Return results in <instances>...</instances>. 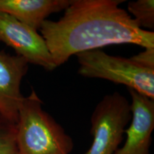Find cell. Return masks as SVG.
Returning <instances> with one entry per match:
<instances>
[{
  "mask_svg": "<svg viewBox=\"0 0 154 154\" xmlns=\"http://www.w3.org/2000/svg\"><path fill=\"white\" fill-rule=\"evenodd\" d=\"M72 0H0V12L37 31L49 15L65 10Z\"/></svg>",
  "mask_w": 154,
  "mask_h": 154,
  "instance_id": "obj_8",
  "label": "cell"
},
{
  "mask_svg": "<svg viewBox=\"0 0 154 154\" xmlns=\"http://www.w3.org/2000/svg\"><path fill=\"white\" fill-rule=\"evenodd\" d=\"M131 58L140 66L154 70V48H146L143 51Z\"/></svg>",
  "mask_w": 154,
  "mask_h": 154,
  "instance_id": "obj_11",
  "label": "cell"
},
{
  "mask_svg": "<svg viewBox=\"0 0 154 154\" xmlns=\"http://www.w3.org/2000/svg\"><path fill=\"white\" fill-rule=\"evenodd\" d=\"M128 10L134 15L135 22L140 28H154V1L138 0L128 3Z\"/></svg>",
  "mask_w": 154,
  "mask_h": 154,
  "instance_id": "obj_9",
  "label": "cell"
},
{
  "mask_svg": "<svg viewBox=\"0 0 154 154\" xmlns=\"http://www.w3.org/2000/svg\"><path fill=\"white\" fill-rule=\"evenodd\" d=\"M80 66L78 73L87 78H99L124 84L154 99V70L140 66L131 58L111 56L101 49L76 54Z\"/></svg>",
  "mask_w": 154,
  "mask_h": 154,
  "instance_id": "obj_3",
  "label": "cell"
},
{
  "mask_svg": "<svg viewBox=\"0 0 154 154\" xmlns=\"http://www.w3.org/2000/svg\"><path fill=\"white\" fill-rule=\"evenodd\" d=\"M131 120V109L128 99L119 92L106 95L92 113L93 142L85 154H115Z\"/></svg>",
  "mask_w": 154,
  "mask_h": 154,
  "instance_id": "obj_4",
  "label": "cell"
},
{
  "mask_svg": "<svg viewBox=\"0 0 154 154\" xmlns=\"http://www.w3.org/2000/svg\"><path fill=\"white\" fill-rule=\"evenodd\" d=\"M0 42L12 48L29 63L49 72L57 67L45 40L37 31L3 12H0Z\"/></svg>",
  "mask_w": 154,
  "mask_h": 154,
  "instance_id": "obj_5",
  "label": "cell"
},
{
  "mask_svg": "<svg viewBox=\"0 0 154 154\" xmlns=\"http://www.w3.org/2000/svg\"><path fill=\"white\" fill-rule=\"evenodd\" d=\"M16 124L0 116V154H18Z\"/></svg>",
  "mask_w": 154,
  "mask_h": 154,
  "instance_id": "obj_10",
  "label": "cell"
},
{
  "mask_svg": "<svg viewBox=\"0 0 154 154\" xmlns=\"http://www.w3.org/2000/svg\"><path fill=\"white\" fill-rule=\"evenodd\" d=\"M124 0H72L63 16L40 30L57 66L73 55L111 44L154 48V32L139 27L119 5Z\"/></svg>",
  "mask_w": 154,
  "mask_h": 154,
  "instance_id": "obj_1",
  "label": "cell"
},
{
  "mask_svg": "<svg viewBox=\"0 0 154 154\" xmlns=\"http://www.w3.org/2000/svg\"><path fill=\"white\" fill-rule=\"evenodd\" d=\"M42 103L32 89L19 106L16 124L18 154H70L72 138L42 109Z\"/></svg>",
  "mask_w": 154,
  "mask_h": 154,
  "instance_id": "obj_2",
  "label": "cell"
},
{
  "mask_svg": "<svg viewBox=\"0 0 154 154\" xmlns=\"http://www.w3.org/2000/svg\"><path fill=\"white\" fill-rule=\"evenodd\" d=\"M28 65L24 58L0 51V116L15 124L24 97L20 87Z\"/></svg>",
  "mask_w": 154,
  "mask_h": 154,
  "instance_id": "obj_7",
  "label": "cell"
},
{
  "mask_svg": "<svg viewBox=\"0 0 154 154\" xmlns=\"http://www.w3.org/2000/svg\"><path fill=\"white\" fill-rule=\"evenodd\" d=\"M131 96V121L125 130L124 145L115 154H150L154 129V99L128 88Z\"/></svg>",
  "mask_w": 154,
  "mask_h": 154,
  "instance_id": "obj_6",
  "label": "cell"
}]
</instances>
